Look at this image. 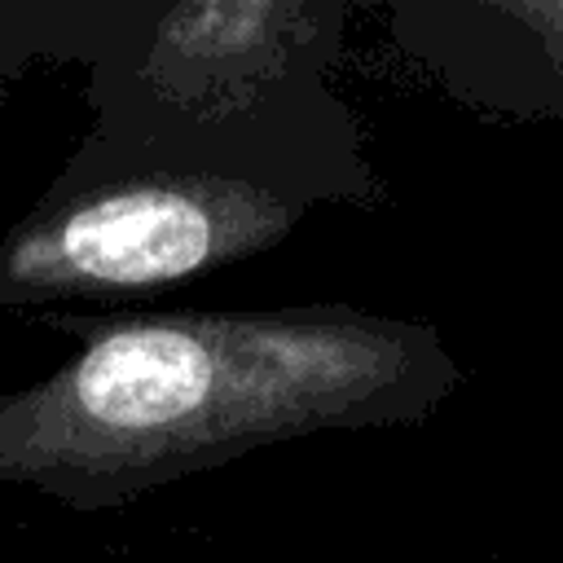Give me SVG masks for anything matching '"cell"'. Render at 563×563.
Segmentation results:
<instances>
[{"mask_svg": "<svg viewBox=\"0 0 563 563\" xmlns=\"http://www.w3.org/2000/svg\"><path fill=\"white\" fill-rule=\"evenodd\" d=\"M79 347L0 391V488L114 510L317 431L427 422L462 383L431 321L352 303L44 317Z\"/></svg>", "mask_w": 563, "mask_h": 563, "instance_id": "6da1fadb", "label": "cell"}, {"mask_svg": "<svg viewBox=\"0 0 563 563\" xmlns=\"http://www.w3.org/2000/svg\"><path fill=\"white\" fill-rule=\"evenodd\" d=\"M352 106L295 84L207 123H88L0 238V308L167 290L282 246L317 207H378Z\"/></svg>", "mask_w": 563, "mask_h": 563, "instance_id": "7a4b0ae2", "label": "cell"}, {"mask_svg": "<svg viewBox=\"0 0 563 563\" xmlns=\"http://www.w3.org/2000/svg\"><path fill=\"white\" fill-rule=\"evenodd\" d=\"M347 0H132L88 62V123H207L330 79Z\"/></svg>", "mask_w": 563, "mask_h": 563, "instance_id": "3957f363", "label": "cell"}, {"mask_svg": "<svg viewBox=\"0 0 563 563\" xmlns=\"http://www.w3.org/2000/svg\"><path fill=\"white\" fill-rule=\"evenodd\" d=\"M387 35L466 110L563 119V0H391Z\"/></svg>", "mask_w": 563, "mask_h": 563, "instance_id": "277c9868", "label": "cell"}, {"mask_svg": "<svg viewBox=\"0 0 563 563\" xmlns=\"http://www.w3.org/2000/svg\"><path fill=\"white\" fill-rule=\"evenodd\" d=\"M132 13V0H0V79L35 62L88 66Z\"/></svg>", "mask_w": 563, "mask_h": 563, "instance_id": "5b68a950", "label": "cell"}]
</instances>
